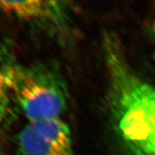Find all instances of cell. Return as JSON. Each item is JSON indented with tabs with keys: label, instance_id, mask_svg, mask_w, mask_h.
I'll list each match as a JSON object with an SVG mask.
<instances>
[{
	"label": "cell",
	"instance_id": "cell-7",
	"mask_svg": "<svg viewBox=\"0 0 155 155\" xmlns=\"http://www.w3.org/2000/svg\"><path fill=\"white\" fill-rule=\"evenodd\" d=\"M154 30H155V28H154Z\"/></svg>",
	"mask_w": 155,
	"mask_h": 155
},
{
	"label": "cell",
	"instance_id": "cell-5",
	"mask_svg": "<svg viewBox=\"0 0 155 155\" xmlns=\"http://www.w3.org/2000/svg\"><path fill=\"white\" fill-rule=\"evenodd\" d=\"M8 80L2 64H0V124L11 115L13 104Z\"/></svg>",
	"mask_w": 155,
	"mask_h": 155
},
{
	"label": "cell",
	"instance_id": "cell-1",
	"mask_svg": "<svg viewBox=\"0 0 155 155\" xmlns=\"http://www.w3.org/2000/svg\"><path fill=\"white\" fill-rule=\"evenodd\" d=\"M109 119L126 155H155V86L132 71L114 35L104 40Z\"/></svg>",
	"mask_w": 155,
	"mask_h": 155
},
{
	"label": "cell",
	"instance_id": "cell-6",
	"mask_svg": "<svg viewBox=\"0 0 155 155\" xmlns=\"http://www.w3.org/2000/svg\"><path fill=\"white\" fill-rule=\"evenodd\" d=\"M0 155H4V154H1V153H0Z\"/></svg>",
	"mask_w": 155,
	"mask_h": 155
},
{
	"label": "cell",
	"instance_id": "cell-4",
	"mask_svg": "<svg viewBox=\"0 0 155 155\" xmlns=\"http://www.w3.org/2000/svg\"><path fill=\"white\" fill-rule=\"evenodd\" d=\"M68 2L61 1H0V12L27 22L64 29L69 22Z\"/></svg>",
	"mask_w": 155,
	"mask_h": 155
},
{
	"label": "cell",
	"instance_id": "cell-2",
	"mask_svg": "<svg viewBox=\"0 0 155 155\" xmlns=\"http://www.w3.org/2000/svg\"><path fill=\"white\" fill-rule=\"evenodd\" d=\"M13 101L28 123L61 118L68 102L66 84L56 71L43 65L2 62Z\"/></svg>",
	"mask_w": 155,
	"mask_h": 155
},
{
	"label": "cell",
	"instance_id": "cell-3",
	"mask_svg": "<svg viewBox=\"0 0 155 155\" xmlns=\"http://www.w3.org/2000/svg\"><path fill=\"white\" fill-rule=\"evenodd\" d=\"M16 144L17 155H75L70 128L61 118L28 123Z\"/></svg>",
	"mask_w": 155,
	"mask_h": 155
}]
</instances>
